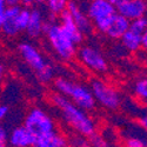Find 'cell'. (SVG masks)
<instances>
[{"label": "cell", "instance_id": "1", "mask_svg": "<svg viewBox=\"0 0 147 147\" xmlns=\"http://www.w3.org/2000/svg\"><path fill=\"white\" fill-rule=\"evenodd\" d=\"M51 101L54 107L60 111L64 121L78 134L88 138L95 132L96 126L94 120L87 114L85 109L73 104L67 96L57 92L51 95Z\"/></svg>", "mask_w": 147, "mask_h": 147}, {"label": "cell", "instance_id": "2", "mask_svg": "<svg viewBox=\"0 0 147 147\" xmlns=\"http://www.w3.org/2000/svg\"><path fill=\"white\" fill-rule=\"evenodd\" d=\"M52 16L51 20L45 21L44 34L46 35L48 44L51 45L55 54L64 61H69L77 54V45L71 40L69 36L61 28V26L54 20Z\"/></svg>", "mask_w": 147, "mask_h": 147}, {"label": "cell", "instance_id": "3", "mask_svg": "<svg viewBox=\"0 0 147 147\" xmlns=\"http://www.w3.org/2000/svg\"><path fill=\"white\" fill-rule=\"evenodd\" d=\"M53 84L58 93L67 96L73 104L85 109L86 112L93 111L95 108L96 101L91 92V88L87 86L66 78H57Z\"/></svg>", "mask_w": 147, "mask_h": 147}, {"label": "cell", "instance_id": "4", "mask_svg": "<svg viewBox=\"0 0 147 147\" xmlns=\"http://www.w3.org/2000/svg\"><path fill=\"white\" fill-rule=\"evenodd\" d=\"M84 9L91 19L94 30L100 33H106L114 14L117 13L115 5L107 0H90L84 6Z\"/></svg>", "mask_w": 147, "mask_h": 147}, {"label": "cell", "instance_id": "5", "mask_svg": "<svg viewBox=\"0 0 147 147\" xmlns=\"http://www.w3.org/2000/svg\"><path fill=\"white\" fill-rule=\"evenodd\" d=\"M25 126L35 138L55 131V122L46 111L39 107L31 108L24 120Z\"/></svg>", "mask_w": 147, "mask_h": 147}, {"label": "cell", "instance_id": "6", "mask_svg": "<svg viewBox=\"0 0 147 147\" xmlns=\"http://www.w3.org/2000/svg\"><path fill=\"white\" fill-rule=\"evenodd\" d=\"M91 92L94 96L95 101L99 102L102 107L115 111L121 105L120 93L108 84L99 79H93L91 81Z\"/></svg>", "mask_w": 147, "mask_h": 147}, {"label": "cell", "instance_id": "7", "mask_svg": "<svg viewBox=\"0 0 147 147\" xmlns=\"http://www.w3.org/2000/svg\"><path fill=\"white\" fill-rule=\"evenodd\" d=\"M78 58L80 63L90 68L91 71L98 73V74H102L108 71V64L105 55L101 53L99 48H96L91 45H85L79 48Z\"/></svg>", "mask_w": 147, "mask_h": 147}, {"label": "cell", "instance_id": "8", "mask_svg": "<svg viewBox=\"0 0 147 147\" xmlns=\"http://www.w3.org/2000/svg\"><path fill=\"white\" fill-rule=\"evenodd\" d=\"M115 9L117 13L131 21L140 17H145L147 13V1L146 0H120L115 5Z\"/></svg>", "mask_w": 147, "mask_h": 147}, {"label": "cell", "instance_id": "9", "mask_svg": "<svg viewBox=\"0 0 147 147\" xmlns=\"http://www.w3.org/2000/svg\"><path fill=\"white\" fill-rule=\"evenodd\" d=\"M18 51L22 58V60L26 63V65L32 68L34 72L40 71L47 63L44 59L40 51L34 45L30 42H21L18 46Z\"/></svg>", "mask_w": 147, "mask_h": 147}, {"label": "cell", "instance_id": "10", "mask_svg": "<svg viewBox=\"0 0 147 147\" xmlns=\"http://www.w3.org/2000/svg\"><path fill=\"white\" fill-rule=\"evenodd\" d=\"M74 22L77 24V26L79 27V30L84 33V35H87V34H91L94 30L93 27V24L91 21V19L88 18V16L86 14V12L84 9V6L77 1H68L67 4V8H66Z\"/></svg>", "mask_w": 147, "mask_h": 147}, {"label": "cell", "instance_id": "11", "mask_svg": "<svg viewBox=\"0 0 147 147\" xmlns=\"http://www.w3.org/2000/svg\"><path fill=\"white\" fill-rule=\"evenodd\" d=\"M58 19H59V22H60L59 25L61 26V28L65 31V33L71 38V40L74 42L77 46L81 45L84 42L85 35L79 30V27L77 26V24L74 22V20H73L69 12L67 9L64 11L63 13L58 17Z\"/></svg>", "mask_w": 147, "mask_h": 147}, {"label": "cell", "instance_id": "12", "mask_svg": "<svg viewBox=\"0 0 147 147\" xmlns=\"http://www.w3.org/2000/svg\"><path fill=\"white\" fill-rule=\"evenodd\" d=\"M7 140L12 147H32L35 137L25 126H19L8 134Z\"/></svg>", "mask_w": 147, "mask_h": 147}, {"label": "cell", "instance_id": "13", "mask_svg": "<svg viewBox=\"0 0 147 147\" xmlns=\"http://www.w3.org/2000/svg\"><path fill=\"white\" fill-rule=\"evenodd\" d=\"M44 25H45V18L42 11L39 8H32L31 16L27 24V27L25 30L26 34L31 39H36L44 33Z\"/></svg>", "mask_w": 147, "mask_h": 147}, {"label": "cell", "instance_id": "14", "mask_svg": "<svg viewBox=\"0 0 147 147\" xmlns=\"http://www.w3.org/2000/svg\"><path fill=\"white\" fill-rule=\"evenodd\" d=\"M21 6H7L4 13V24L1 31L4 32L5 35L7 36H16L17 34L20 33L18 25H17V17L20 12Z\"/></svg>", "mask_w": 147, "mask_h": 147}, {"label": "cell", "instance_id": "15", "mask_svg": "<svg viewBox=\"0 0 147 147\" xmlns=\"http://www.w3.org/2000/svg\"><path fill=\"white\" fill-rule=\"evenodd\" d=\"M32 147H68V139L61 133L53 131L35 138Z\"/></svg>", "mask_w": 147, "mask_h": 147}, {"label": "cell", "instance_id": "16", "mask_svg": "<svg viewBox=\"0 0 147 147\" xmlns=\"http://www.w3.org/2000/svg\"><path fill=\"white\" fill-rule=\"evenodd\" d=\"M129 22L131 21L128 19H126L125 17H122L119 13H115L105 34L113 40L120 39L121 36L125 34V32H127L129 30Z\"/></svg>", "mask_w": 147, "mask_h": 147}, {"label": "cell", "instance_id": "17", "mask_svg": "<svg viewBox=\"0 0 147 147\" xmlns=\"http://www.w3.org/2000/svg\"><path fill=\"white\" fill-rule=\"evenodd\" d=\"M120 40H121V45L128 52L138 53L141 50V34H138L136 32L128 30L120 38Z\"/></svg>", "mask_w": 147, "mask_h": 147}, {"label": "cell", "instance_id": "18", "mask_svg": "<svg viewBox=\"0 0 147 147\" xmlns=\"http://www.w3.org/2000/svg\"><path fill=\"white\" fill-rule=\"evenodd\" d=\"M68 1L69 0H46L45 3L51 16L59 17L64 11H66Z\"/></svg>", "mask_w": 147, "mask_h": 147}, {"label": "cell", "instance_id": "19", "mask_svg": "<svg viewBox=\"0 0 147 147\" xmlns=\"http://www.w3.org/2000/svg\"><path fill=\"white\" fill-rule=\"evenodd\" d=\"M133 93L137 99L147 104V77L137 80L133 85Z\"/></svg>", "mask_w": 147, "mask_h": 147}, {"label": "cell", "instance_id": "20", "mask_svg": "<svg viewBox=\"0 0 147 147\" xmlns=\"http://www.w3.org/2000/svg\"><path fill=\"white\" fill-rule=\"evenodd\" d=\"M54 67L51 65V64H46L40 71L35 72L36 74V78H38V80L41 82V84H48L51 82L53 79H54Z\"/></svg>", "mask_w": 147, "mask_h": 147}, {"label": "cell", "instance_id": "21", "mask_svg": "<svg viewBox=\"0 0 147 147\" xmlns=\"http://www.w3.org/2000/svg\"><path fill=\"white\" fill-rule=\"evenodd\" d=\"M30 16H31V9L26 6H22L20 8L18 17H17V25H18V28L20 32L26 30L28 20H30Z\"/></svg>", "mask_w": 147, "mask_h": 147}, {"label": "cell", "instance_id": "22", "mask_svg": "<svg viewBox=\"0 0 147 147\" xmlns=\"http://www.w3.org/2000/svg\"><path fill=\"white\" fill-rule=\"evenodd\" d=\"M147 28V18L146 17H140L134 20H131L129 22V30L136 32L138 34H142Z\"/></svg>", "mask_w": 147, "mask_h": 147}, {"label": "cell", "instance_id": "23", "mask_svg": "<svg viewBox=\"0 0 147 147\" xmlns=\"http://www.w3.org/2000/svg\"><path fill=\"white\" fill-rule=\"evenodd\" d=\"M68 146L71 147H91L88 138L81 134H76L68 140Z\"/></svg>", "mask_w": 147, "mask_h": 147}, {"label": "cell", "instance_id": "24", "mask_svg": "<svg viewBox=\"0 0 147 147\" xmlns=\"http://www.w3.org/2000/svg\"><path fill=\"white\" fill-rule=\"evenodd\" d=\"M88 141H90L91 147H111L109 144L107 142V140L102 136L98 134L96 132H94L92 136L88 137Z\"/></svg>", "mask_w": 147, "mask_h": 147}, {"label": "cell", "instance_id": "25", "mask_svg": "<svg viewBox=\"0 0 147 147\" xmlns=\"http://www.w3.org/2000/svg\"><path fill=\"white\" fill-rule=\"evenodd\" d=\"M125 144H126V147H147L146 141H144L140 138H136V137L128 138Z\"/></svg>", "mask_w": 147, "mask_h": 147}, {"label": "cell", "instance_id": "26", "mask_svg": "<svg viewBox=\"0 0 147 147\" xmlns=\"http://www.w3.org/2000/svg\"><path fill=\"white\" fill-rule=\"evenodd\" d=\"M7 139H8V133H7V129L3 126L1 122H0V145L6 144Z\"/></svg>", "mask_w": 147, "mask_h": 147}, {"label": "cell", "instance_id": "27", "mask_svg": "<svg viewBox=\"0 0 147 147\" xmlns=\"http://www.w3.org/2000/svg\"><path fill=\"white\" fill-rule=\"evenodd\" d=\"M6 7L7 5L5 3V0H0V31H1L3 24H4V13H5Z\"/></svg>", "mask_w": 147, "mask_h": 147}, {"label": "cell", "instance_id": "28", "mask_svg": "<svg viewBox=\"0 0 147 147\" xmlns=\"http://www.w3.org/2000/svg\"><path fill=\"white\" fill-rule=\"evenodd\" d=\"M9 112V107L7 105H0V121L4 120Z\"/></svg>", "mask_w": 147, "mask_h": 147}, {"label": "cell", "instance_id": "29", "mask_svg": "<svg viewBox=\"0 0 147 147\" xmlns=\"http://www.w3.org/2000/svg\"><path fill=\"white\" fill-rule=\"evenodd\" d=\"M138 122H139V125H140L142 128H145V129L147 131V112L144 113L142 115H140V117L138 118Z\"/></svg>", "mask_w": 147, "mask_h": 147}, {"label": "cell", "instance_id": "30", "mask_svg": "<svg viewBox=\"0 0 147 147\" xmlns=\"http://www.w3.org/2000/svg\"><path fill=\"white\" fill-rule=\"evenodd\" d=\"M141 48L147 53V28H146V31L141 34Z\"/></svg>", "mask_w": 147, "mask_h": 147}, {"label": "cell", "instance_id": "31", "mask_svg": "<svg viewBox=\"0 0 147 147\" xmlns=\"http://www.w3.org/2000/svg\"><path fill=\"white\" fill-rule=\"evenodd\" d=\"M7 6H18L21 4V0H5Z\"/></svg>", "mask_w": 147, "mask_h": 147}, {"label": "cell", "instance_id": "32", "mask_svg": "<svg viewBox=\"0 0 147 147\" xmlns=\"http://www.w3.org/2000/svg\"><path fill=\"white\" fill-rule=\"evenodd\" d=\"M21 4H22V6L30 7L31 5H33V4H35V3H34V0H21Z\"/></svg>", "mask_w": 147, "mask_h": 147}, {"label": "cell", "instance_id": "33", "mask_svg": "<svg viewBox=\"0 0 147 147\" xmlns=\"http://www.w3.org/2000/svg\"><path fill=\"white\" fill-rule=\"evenodd\" d=\"M3 79H4V66L0 65V82L3 81Z\"/></svg>", "mask_w": 147, "mask_h": 147}, {"label": "cell", "instance_id": "34", "mask_svg": "<svg viewBox=\"0 0 147 147\" xmlns=\"http://www.w3.org/2000/svg\"><path fill=\"white\" fill-rule=\"evenodd\" d=\"M107 1H109L111 4H113V5H117V4L120 1V0H107Z\"/></svg>", "mask_w": 147, "mask_h": 147}, {"label": "cell", "instance_id": "35", "mask_svg": "<svg viewBox=\"0 0 147 147\" xmlns=\"http://www.w3.org/2000/svg\"><path fill=\"white\" fill-rule=\"evenodd\" d=\"M46 0H34V3H45Z\"/></svg>", "mask_w": 147, "mask_h": 147}, {"label": "cell", "instance_id": "36", "mask_svg": "<svg viewBox=\"0 0 147 147\" xmlns=\"http://www.w3.org/2000/svg\"><path fill=\"white\" fill-rule=\"evenodd\" d=\"M71 1H77V3H79L80 0H71ZM82 1H90V0H82Z\"/></svg>", "mask_w": 147, "mask_h": 147}, {"label": "cell", "instance_id": "37", "mask_svg": "<svg viewBox=\"0 0 147 147\" xmlns=\"http://www.w3.org/2000/svg\"><path fill=\"white\" fill-rule=\"evenodd\" d=\"M144 60H145V63H146V65H147V54L144 55Z\"/></svg>", "mask_w": 147, "mask_h": 147}, {"label": "cell", "instance_id": "38", "mask_svg": "<svg viewBox=\"0 0 147 147\" xmlns=\"http://www.w3.org/2000/svg\"><path fill=\"white\" fill-rule=\"evenodd\" d=\"M0 147H7V146H6L5 144H3V145H0Z\"/></svg>", "mask_w": 147, "mask_h": 147}]
</instances>
